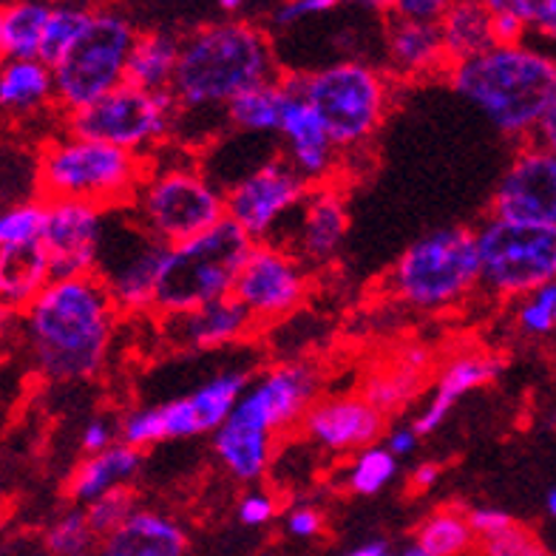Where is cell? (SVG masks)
I'll return each mask as SVG.
<instances>
[{"label": "cell", "instance_id": "obj_1", "mask_svg": "<svg viewBox=\"0 0 556 556\" xmlns=\"http://www.w3.org/2000/svg\"><path fill=\"white\" fill-rule=\"evenodd\" d=\"M117 315V301L97 273L52 278L21 313L35 372L60 383L100 372Z\"/></svg>", "mask_w": 556, "mask_h": 556}, {"label": "cell", "instance_id": "obj_2", "mask_svg": "<svg viewBox=\"0 0 556 556\" xmlns=\"http://www.w3.org/2000/svg\"><path fill=\"white\" fill-rule=\"evenodd\" d=\"M448 83L503 137L531 139L556 100V58L526 43L491 46L489 52L454 63Z\"/></svg>", "mask_w": 556, "mask_h": 556}, {"label": "cell", "instance_id": "obj_3", "mask_svg": "<svg viewBox=\"0 0 556 556\" xmlns=\"http://www.w3.org/2000/svg\"><path fill=\"white\" fill-rule=\"evenodd\" d=\"M273 77L276 60L264 31L248 23H213L182 40L170 91L179 111H225L233 97Z\"/></svg>", "mask_w": 556, "mask_h": 556}, {"label": "cell", "instance_id": "obj_4", "mask_svg": "<svg viewBox=\"0 0 556 556\" xmlns=\"http://www.w3.org/2000/svg\"><path fill=\"white\" fill-rule=\"evenodd\" d=\"M146 174L137 151L66 131L43 146L35 179L43 199H83L111 211L131 205Z\"/></svg>", "mask_w": 556, "mask_h": 556}, {"label": "cell", "instance_id": "obj_5", "mask_svg": "<svg viewBox=\"0 0 556 556\" xmlns=\"http://www.w3.org/2000/svg\"><path fill=\"white\" fill-rule=\"evenodd\" d=\"M253 244L256 239L230 216L207 227L205 233L170 244L156 287L154 313H185L207 301L233 295L236 278L242 273Z\"/></svg>", "mask_w": 556, "mask_h": 556}, {"label": "cell", "instance_id": "obj_6", "mask_svg": "<svg viewBox=\"0 0 556 556\" xmlns=\"http://www.w3.org/2000/svg\"><path fill=\"white\" fill-rule=\"evenodd\" d=\"M406 307L440 313L457 307L480 287V248L471 227H440L403 250L389 276Z\"/></svg>", "mask_w": 556, "mask_h": 556}, {"label": "cell", "instance_id": "obj_7", "mask_svg": "<svg viewBox=\"0 0 556 556\" xmlns=\"http://www.w3.org/2000/svg\"><path fill=\"white\" fill-rule=\"evenodd\" d=\"M285 83L315 105L338 151L366 142L381 128L389 111L387 77L355 60L332 63L309 77L287 74Z\"/></svg>", "mask_w": 556, "mask_h": 556}, {"label": "cell", "instance_id": "obj_8", "mask_svg": "<svg viewBox=\"0 0 556 556\" xmlns=\"http://www.w3.org/2000/svg\"><path fill=\"white\" fill-rule=\"evenodd\" d=\"M480 287L494 299L520 301L556 281V225L500 219L477 227Z\"/></svg>", "mask_w": 556, "mask_h": 556}, {"label": "cell", "instance_id": "obj_9", "mask_svg": "<svg viewBox=\"0 0 556 556\" xmlns=\"http://www.w3.org/2000/svg\"><path fill=\"white\" fill-rule=\"evenodd\" d=\"M170 244L151 233L131 205L105 211V230L97 256V276L109 287L119 313H154L156 287Z\"/></svg>", "mask_w": 556, "mask_h": 556}, {"label": "cell", "instance_id": "obj_10", "mask_svg": "<svg viewBox=\"0 0 556 556\" xmlns=\"http://www.w3.org/2000/svg\"><path fill=\"white\" fill-rule=\"evenodd\" d=\"M179 114H182L179 100L170 88L146 91V88L131 86V83H119L117 88H111L88 105L66 111L63 128L68 134H77V137L103 139L111 146L146 154L148 148L168 139Z\"/></svg>", "mask_w": 556, "mask_h": 556}, {"label": "cell", "instance_id": "obj_11", "mask_svg": "<svg viewBox=\"0 0 556 556\" xmlns=\"http://www.w3.org/2000/svg\"><path fill=\"white\" fill-rule=\"evenodd\" d=\"M137 219L168 244L205 233L227 219L225 193L197 168H162L146 174L131 202Z\"/></svg>", "mask_w": 556, "mask_h": 556}, {"label": "cell", "instance_id": "obj_12", "mask_svg": "<svg viewBox=\"0 0 556 556\" xmlns=\"http://www.w3.org/2000/svg\"><path fill=\"white\" fill-rule=\"evenodd\" d=\"M134 40L137 31L123 15L111 9L91 12L80 40L54 66V105L66 114L125 83Z\"/></svg>", "mask_w": 556, "mask_h": 556}, {"label": "cell", "instance_id": "obj_13", "mask_svg": "<svg viewBox=\"0 0 556 556\" xmlns=\"http://www.w3.org/2000/svg\"><path fill=\"white\" fill-rule=\"evenodd\" d=\"M307 191L309 182L293 168V162L281 156L267 160L227 188V216L242 225L256 242H267L281 219L293 216Z\"/></svg>", "mask_w": 556, "mask_h": 556}, {"label": "cell", "instance_id": "obj_14", "mask_svg": "<svg viewBox=\"0 0 556 556\" xmlns=\"http://www.w3.org/2000/svg\"><path fill=\"white\" fill-rule=\"evenodd\" d=\"M233 295L242 301L258 324L285 318L307 295L304 262L293 250L276 242H256L250 250L242 273L236 278Z\"/></svg>", "mask_w": 556, "mask_h": 556}, {"label": "cell", "instance_id": "obj_15", "mask_svg": "<svg viewBox=\"0 0 556 556\" xmlns=\"http://www.w3.org/2000/svg\"><path fill=\"white\" fill-rule=\"evenodd\" d=\"M318 389H321V378L315 366L304 361H287V364L270 366L256 381L248 383L230 415L270 429L273 434H281L304 424L309 406L318 401Z\"/></svg>", "mask_w": 556, "mask_h": 556}, {"label": "cell", "instance_id": "obj_16", "mask_svg": "<svg viewBox=\"0 0 556 556\" xmlns=\"http://www.w3.org/2000/svg\"><path fill=\"white\" fill-rule=\"evenodd\" d=\"M103 230L105 207L83 199H46L43 248L52 278L94 273Z\"/></svg>", "mask_w": 556, "mask_h": 556}, {"label": "cell", "instance_id": "obj_17", "mask_svg": "<svg viewBox=\"0 0 556 556\" xmlns=\"http://www.w3.org/2000/svg\"><path fill=\"white\" fill-rule=\"evenodd\" d=\"M491 213L528 225H556V154L540 142H526L500 179Z\"/></svg>", "mask_w": 556, "mask_h": 556}, {"label": "cell", "instance_id": "obj_18", "mask_svg": "<svg viewBox=\"0 0 556 556\" xmlns=\"http://www.w3.org/2000/svg\"><path fill=\"white\" fill-rule=\"evenodd\" d=\"M304 434L327 452H358L372 446L387 429V412H381L366 395L324 397L309 406Z\"/></svg>", "mask_w": 556, "mask_h": 556}, {"label": "cell", "instance_id": "obj_19", "mask_svg": "<svg viewBox=\"0 0 556 556\" xmlns=\"http://www.w3.org/2000/svg\"><path fill=\"white\" fill-rule=\"evenodd\" d=\"M168 344L176 350H216L242 341L256 330V318L250 315L236 295L207 301L185 313L160 315Z\"/></svg>", "mask_w": 556, "mask_h": 556}, {"label": "cell", "instance_id": "obj_20", "mask_svg": "<svg viewBox=\"0 0 556 556\" xmlns=\"http://www.w3.org/2000/svg\"><path fill=\"white\" fill-rule=\"evenodd\" d=\"M350 230V211L332 185H309L307 197L295 207L293 250L304 264H327L338 256Z\"/></svg>", "mask_w": 556, "mask_h": 556}, {"label": "cell", "instance_id": "obj_21", "mask_svg": "<svg viewBox=\"0 0 556 556\" xmlns=\"http://www.w3.org/2000/svg\"><path fill=\"white\" fill-rule=\"evenodd\" d=\"M244 389H248V375L244 372H219L213 375L211 381L193 389L191 395L162 403L168 440L216 432L236 409Z\"/></svg>", "mask_w": 556, "mask_h": 556}, {"label": "cell", "instance_id": "obj_22", "mask_svg": "<svg viewBox=\"0 0 556 556\" xmlns=\"http://www.w3.org/2000/svg\"><path fill=\"white\" fill-rule=\"evenodd\" d=\"M278 134L287 139V160L293 162V168L309 185L327 182V176L336 170L338 148L307 97L295 91L290 94Z\"/></svg>", "mask_w": 556, "mask_h": 556}, {"label": "cell", "instance_id": "obj_23", "mask_svg": "<svg viewBox=\"0 0 556 556\" xmlns=\"http://www.w3.org/2000/svg\"><path fill=\"white\" fill-rule=\"evenodd\" d=\"M387 54L392 72L409 80H420L438 72L448 74L452 68L443 35H440V23L392 15L387 26Z\"/></svg>", "mask_w": 556, "mask_h": 556}, {"label": "cell", "instance_id": "obj_24", "mask_svg": "<svg viewBox=\"0 0 556 556\" xmlns=\"http://www.w3.org/2000/svg\"><path fill=\"white\" fill-rule=\"evenodd\" d=\"M505 369L503 358L497 355H480V352H460V355H454L446 366H443V372H440L438 389H434L432 401L426 403L420 415L415 417V429L420 438L426 434H432L434 429H440V424L446 420L448 412L463 395H469L471 389L485 387L494 378H500Z\"/></svg>", "mask_w": 556, "mask_h": 556}, {"label": "cell", "instance_id": "obj_25", "mask_svg": "<svg viewBox=\"0 0 556 556\" xmlns=\"http://www.w3.org/2000/svg\"><path fill=\"white\" fill-rule=\"evenodd\" d=\"M100 551L109 556H182L188 534L165 514L134 508L131 517L100 542Z\"/></svg>", "mask_w": 556, "mask_h": 556}, {"label": "cell", "instance_id": "obj_26", "mask_svg": "<svg viewBox=\"0 0 556 556\" xmlns=\"http://www.w3.org/2000/svg\"><path fill=\"white\" fill-rule=\"evenodd\" d=\"M273 448H276V434L270 429H262V426L236 415L227 417L225 424L213 432L216 457L236 480H244V483H253V480L264 477L273 460Z\"/></svg>", "mask_w": 556, "mask_h": 556}, {"label": "cell", "instance_id": "obj_27", "mask_svg": "<svg viewBox=\"0 0 556 556\" xmlns=\"http://www.w3.org/2000/svg\"><path fill=\"white\" fill-rule=\"evenodd\" d=\"M139 463H142L139 448L128 446L123 440L111 443L103 452L88 454L68 477V500L77 505H88L91 500L103 497L105 491L128 485V480L139 471Z\"/></svg>", "mask_w": 556, "mask_h": 556}, {"label": "cell", "instance_id": "obj_28", "mask_svg": "<svg viewBox=\"0 0 556 556\" xmlns=\"http://www.w3.org/2000/svg\"><path fill=\"white\" fill-rule=\"evenodd\" d=\"M49 281L52 270L43 242L0 248V304L7 313L21 315Z\"/></svg>", "mask_w": 556, "mask_h": 556}, {"label": "cell", "instance_id": "obj_29", "mask_svg": "<svg viewBox=\"0 0 556 556\" xmlns=\"http://www.w3.org/2000/svg\"><path fill=\"white\" fill-rule=\"evenodd\" d=\"M54 100V66L40 58H7L0 68V105L12 117H35Z\"/></svg>", "mask_w": 556, "mask_h": 556}, {"label": "cell", "instance_id": "obj_30", "mask_svg": "<svg viewBox=\"0 0 556 556\" xmlns=\"http://www.w3.org/2000/svg\"><path fill=\"white\" fill-rule=\"evenodd\" d=\"M440 35H443L446 58L452 66L489 52L494 46L489 3L485 0H454L452 9L440 21Z\"/></svg>", "mask_w": 556, "mask_h": 556}, {"label": "cell", "instance_id": "obj_31", "mask_svg": "<svg viewBox=\"0 0 556 556\" xmlns=\"http://www.w3.org/2000/svg\"><path fill=\"white\" fill-rule=\"evenodd\" d=\"M182 40H176L162 31L137 35L125 63V83H131L146 91H165L174 86L176 66H179Z\"/></svg>", "mask_w": 556, "mask_h": 556}, {"label": "cell", "instance_id": "obj_32", "mask_svg": "<svg viewBox=\"0 0 556 556\" xmlns=\"http://www.w3.org/2000/svg\"><path fill=\"white\" fill-rule=\"evenodd\" d=\"M293 88L287 86L285 77H273L267 83L248 88L239 97H233L225 109V117L233 128L244 134H270L281 128L287 100Z\"/></svg>", "mask_w": 556, "mask_h": 556}, {"label": "cell", "instance_id": "obj_33", "mask_svg": "<svg viewBox=\"0 0 556 556\" xmlns=\"http://www.w3.org/2000/svg\"><path fill=\"white\" fill-rule=\"evenodd\" d=\"M49 0H9L0 9V54L7 58H40V40L52 15Z\"/></svg>", "mask_w": 556, "mask_h": 556}, {"label": "cell", "instance_id": "obj_34", "mask_svg": "<svg viewBox=\"0 0 556 556\" xmlns=\"http://www.w3.org/2000/svg\"><path fill=\"white\" fill-rule=\"evenodd\" d=\"M415 542L424 556H460L480 545L469 511H460V508H440L432 517H426L417 528Z\"/></svg>", "mask_w": 556, "mask_h": 556}, {"label": "cell", "instance_id": "obj_35", "mask_svg": "<svg viewBox=\"0 0 556 556\" xmlns=\"http://www.w3.org/2000/svg\"><path fill=\"white\" fill-rule=\"evenodd\" d=\"M397 475V454L389 446H364L358 448L350 471H346V485L361 497H372L387 489Z\"/></svg>", "mask_w": 556, "mask_h": 556}, {"label": "cell", "instance_id": "obj_36", "mask_svg": "<svg viewBox=\"0 0 556 556\" xmlns=\"http://www.w3.org/2000/svg\"><path fill=\"white\" fill-rule=\"evenodd\" d=\"M88 21H91V12L86 9L54 7L43 29V40H40V60H46L49 66H58L83 37Z\"/></svg>", "mask_w": 556, "mask_h": 556}, {"label": "cell", "instance_id": "obj_37", "mask_svg": "<svg viewBox=\"0 0 556 556\" xmlns=\"http://www.w3.org/2000/svg\"><path fill=\"white\" fill-rule=\"evenodd\" d=\"M43 545L49 554L83 556L100 545V536L94 534V528L88 522L86 508H72V511L60 514L58 520L46 528Z\"/></svg>", "mask_w": 556, "mask_h": 556}, {"label": "cell", "instance_id": "obj_38", "mask_svg": "<svg viewBox=\"0 0 556 556\" xmlns=\"http://www.w3.org/2000/svg\"><path fill=\"white\" fill-rule=\"evenodd\" d=\"M46 199L37 193L35 199H23L0 216V248L43 242Z\"/></svg>", "mask_w": 556, "mask_h": 556}, {"label": "cell", "instance_id": "obj_39", "mask_svg": "<svg viewBox=\"0 0 556 556\" xmlns=\"http://www.w3.org/2000/svg\"><path fill=\"white\" fill-rule=\"evenodd\" d=\"M417 372H420V366L403 364L401 369H392V372L372 378V381L366 383L364 395L381 412L401 409L420 392V375Z\"/></svg>", "mask_w": 556, "mask_h": 556}, {"label": "cell", "instance_id": "obj_40", "mask_svg": "<svg viewBox=\"0 0 556 556\" xmlns=\"http://www.w3.org/2000/svg\"><path fill=\"white\" fill-rule=\"evenodd\" d=\"M514 321H517V330L522 336L545 338L556 332V281L540 287L534 293L522 295Z\"/></svg>", "mask_w": 556, "mask_h": 556}, {"label": "cell", "instance_id": "obj_41", "mask_svg": "<svg viewBox=\"0 0 556 556\" xmlns=\"http://www.w3.org/2000/svg\"><path fill=\"white\" fill-rule=\"evenodd\" d=\"M134 511V491L128 485H119V489L105 491L103 497L91 500L86 505V517L94 528V534L100 536V542L111 534V531H117Z\"/></svg>", "mask_w": 556, "mask_h": 556}, {"label": "cell", "instance_id": "obj_42", "mask_svg": "<svg viewBox=\"0 0 556 556\" xmlns=\"http://www.w3.org/2000/svg\"><path fill=\"white\" fill-rule=\"evenodd\" d=\"M119 440L134 448H148L154 446V443H162V440H168L162 406H148V409H137L131 415H125L123 424H119Z\"/></svg>", "mask_w": 556, "mask_h": 556}, {"label": "cell", "instance_id": "obj_43", "mask_svg": "<svg viewBox=\"0 0 556 556\" xmlns=\"http://www.w3.org/2000/svg\"><path fill=\"white\" fill-rule=\"evenodd\" d=\"M491 12H514L528 29L556 40V0H485Z\"/></svg>", "mask_w": 556, "mask_h": 556}, {"label": "cell", "instance_id": "obj_44", "mask_svg": "<svg viewBox=\"0 0 556 556\" xmlns=\"http://www.w3.org/2000/svg\"><path fill=\"white\" fill-rule=\"evenodd\" d=\"M480 548L489 556H540L545 554L542 542L536 540L526 526L520 522H511L508 528L497 531L489 540H480Z\"/></svg>", "mask_w": 556, "mask_h": 556}, {"label": "cell", "instance_id": "obj_45", "mask_svg": "<svg viewBox=\"0 0 556 556\" xmlns=\"http://www.w3.org/2000/svg\"><path fill=\"white\" fill-rule=\"evenodd\" d=\"M276 500L264 491H250L239 503V522L250 528H262L276 517Z\"/></svg>", "mask_w": 556, "mask_h": 556}, {"label": "cell", "instance_id": "obj_46", "mask_svg": "<svg viewBox=\"0 0 556 556\" xmlns=\"http://www.w3.org/2000/svg\"><path fill=\"white\" fill-rule=\"evenodd\" d=\"M528 23L514 12H491V37L494 46H517L526 40Z\"/></svg>", "mask_w": 556, "mask_h": 556}, {"label": "cell", "instance_id": "obj_47", "mask_svg": "<svg viewBox=\"0 0 556 556\" xmlns=\"http://www.w3.org/2000/svg\"><path fill=\"white\" fill-rule=\"evenodd\" d=\"M452 3L454 0H395L392 15L412 17V21L440 23L448 9H452Z\"/></svg>", "mask_w": 556, "mask_h": 556}, {"label": "cell", "instance_id": "obj_48", "mask_svg": "<svg viewBox=\"0 0 556 556\" xmlns=\"http://www.w3.org/2000/svg\"><path fill=\"white\" fill-rule=\"evenodd\" d=\"M338 3H341V0H287V3H281V9L276 12V23L278 26H293V23H301L304 17L330 12Z\"/></svg>", "mask_w": 556, "mask_h": 556}, {"label": "cell", "instance_id": "obj_49", "mask_svg": "<svg viewBox=\"0 0 556 556\" xmlns=\"http://www.w3.org/2000/svg\"><path fill=\"white\" fill-rule=\"evenodd\" d=\"M285 528L287 534L295 536V540H313V536L324 531V517L315 508H309V505H299V508L287 514Z\"/></svg>", "mask_w": 556, "mask_h": 556}, {"label": "cell", "instance_id": "obj_50", "mask_svg": "<svg viewBox=\"0 0 556 556\" xmlns=\"http://www.w3.org/2000/svg\"><path fill=\"white\" fill-rule=\"evenodd\" d=\"M469 520H471V528H475L477 540H489V536H494L497 531H503V528L511 526V517L505 511H500V508H475V511H469Z\"/></svg>", "mask_w": 556, "mask_h": 556}, {"label": "cell", "instance_id": "obj_51", "mask_svg": "<svg viewBox=\"0 0 556 556\" xmlns=\"http://www.w3.org/2000/svg\"><path fill=\"white\" fill-rule=\"evenodd\" d=\"M111 438H114V432H111V426L105 424V420H91V424L83 429L80 446L86 454L103 452V448L111 446Z\"/></svg>", "mask_w": 556, "mask_h": 556}, {"label": "cell", "instance_id": "obj_52", "mask_svg": "<svg viewBox=\"0 0 556 556\" xmlns=\"http://www.w3.org/2000/svg\"><path fill=\"white\" fill-rule=\"evenodd\" d=\"M531 139H534V142H540V146H545L548 151H554V154H556V100L548 105V111L542 114V119L536 123Z\"/></svg>", "mask_w": 556, "mask_h": 556}, {"label": "cell", "instance_id": "obj_53", "mask_svg": "<svg viewBox=\"0 0 556 556\" xmlns=\"http://www.w3.org/2000/svg\"><path fill=\"white\" fill-rule=\"evenodd\" d=\"M417 440H420V434H417L415 426H409V429H395V432H389L387 446L392 448L397 457H409L417 448Z\"/></svg>", "mask_w": 556, "mask_h": 556}, {"label": "cell", "instance_id": "obj_54", "mask_svg": "<svg viewBox=\"0 0 556 556\" xmlns=\"http://www.w3.org/2000/svg\"><path fill=\"white\" fill-rule=\"evenodd\" d=\"M438 477H440V466L438 463H420L415 471H412V485L420 491L426 489H432L434 483H438Z\"/></svg>", "mask_w": 556, "mask_h": 556}, {"label": "cell", "instance_id": "obj_55", "mask_svg": "<svg viewBox=\"0 0 556 556\" xmlns=\"http://www.w3.org/2000/svg\"><path fill=\"white\" fill-rule=\"evenodd\" d=\"M350 556H389L392 554V545H389L387 540H381V536H375V540H366L361 542V545H355V548L346 551Z\"/></svg>", "mask_w": 556, "mask_h": 556}, {"label": "cell", "instance_id": "obj_56", "mask_svg": "<svg viewBox=\"0 0 556 556\" xmlns=\"http://www.w3.org/2000/svg\"><path fill=\"white\" fill-rule=\"evenodd\" d=\"M352 3H358V7L366 9H378V12H392V7H395V0H352Z\"/></svg>", "mask_w": 556, "mask_h": 556}, {"label": "cell", "instance_id": "obj_57", "mask_svg": "<svg viewBox=\"0 0 556 556\" xmlns=\"http://www.w3.org/2000/svg\"><path fill=\"white\" fill-rule=\"evenodd\" d=\"M545 508H548V514L556 520V489L548 491V497H545Z\"/></svg>", "mask_w": 556, "mask_h": 556}, {"label": "cell", "instance_id": "obj_58", "mask_svg": "<svg viewBox=\"0 0 556 556\" xmlns=\"http://www.w3.org/2000/svg\"><path fill=\"white\" fill-rule=\"evenodd\" d=\"M219 7L225 9V12H236V9L242 7V0H219Z\"/></svg>", "mask_w": 556, "mask_h": 556}]
</instances>
